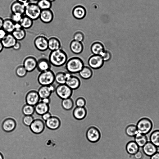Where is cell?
I'll list each match as a JSON object with an SVG mask.
<instances>
[{
  "label": "cell",
  "mask_w": 159,
  "mask_h": 159,
  "mask_svg": "<svg viewBox=\"0 0 159 159\" xmlns=\"http://www.w3.org/2000/svg\"><path fill=\"white\" fill-rule=\"evenodd\" d=\"M101 56L104 62L108 61L111 59V54L109 51L105 50Z\"/></svg>",
  "instance_id": "ee69618b"
},
{
  "label": "cell",
  "mask_w": 159,
  "mask_h": 159,
  "mask_svg": "<svg viewBox=\"0 0 159 159\" xmlns=\"http://www.w3.org/2000/svg\"><path fill=\"white\" fill-rule=\"evenodd\" d=\"M134 155L135 159H142L143 157V153L139 151Z\"/></svg>",
  "instance_id": "7dc6e473"
},
{
  "label": "cell",
  "mask_w": 159,
  "mask_h": 159,
  "mask_svg": "<svg viewBox=\"0 0 159 159\" xmlns=\"http://www.w3.org/2000/svg\"><path fill=\"white\" fill-rule=\"evenodd\" d=\"M15 24L10 18H5L2 28L7 33H12L15 29Z\"/></svg>",
  "instance_id": "484cf974"
},
{
  "label": "cell",
  "mask_w": 159,
  "mask_h": 159,
  "mask_svg": "<svg viewBox=\"0 0 159 159\" xmlns=\"http://www.w3.org/2000/svg\"><path fill=\"white\" fill-rule=\"evenodd\" d=\"M90 50L93 54L100 56L105 50L103 44L99 41L93 43L91 45Z\"/></svg>",
  "instance_id": "44dd1931"
},
{
  "label": "cell",
  "mask_w": 159,
  "mask_h": 159,
  "mask_svg": "<svg viewBox=\"0 0 159 159\" xmlns=\"http://www.w3.org/2000/svg\"><path fill=\"white\" fill-rule=\"evenodd\" d=\"M48 0L49 1H50V2H53L55 1L56 0Z\"/></svg>",
  "instance_id": "680465c9"
},
{
  "label": "cell",
  "mask_w": 159,
  "mask_h": 159,
  "mask_svg": "<svg viewBox=\"0 0 159 159\" xmlns=\"http://www.w3.org/2000/svg\"><path fill=\"white\" fill-rule=\"evenodd\" d=\"M4 48H12L17 41L11 33H7L6 36L1 40Z\"/></svg>",
  "instance_id": "ac0fdd59"
},
{
  "label": "cell",
  "mask_w": 159,
  "mask_h": 159,
  "mask_svg": "<svg viewBox=\"0 0 159 159\" xmlns=\"http://www.w3.org/2000/svg\"><path fill=\"white\" fill-rule=\"evenodd\" d=\"M34 0V1H35L37 2V1H39V0Z\"/></svg>",
  "instance_id": "91938a15"
},
{
  "label": "cell",
  "mask_w": 159,
  "mask_h": 159,
  "mask_svg": "<svg viewBox=\"0 0 159 159\" xmlns=\"http://www.w3.org/2000/svg\"><path fill=\"white\" fill-rule=\"evenodd\" d=\"M21 47V45L20 43L18 41H17L12 48L15 50H18L20 49Z\"/></svg>",
  "instance_id": "681fc988"
},
{
  "label": "cell",
  "mask_w": 159,
  "mask_h": 159,
  "mask_svg": "<svg viewBox=\"0 0 159 159\" xmlns=\"http://www.w3.org/2000/svg\"><path fill=\"white\" fill-rule=\"evenodd\" d=\"M86 135L88 140L92 143L97 142L100 137L99 131L96 128L93 127H90L88 129Z\"/></svg>",
  "instance_id": "9a60e30c"
},
{
  "label": "cell",
  "mask_w": 159,
  "mask_h": 159,
  "mask_svg": "<svg viewBox=\"0 0 159 159\" xmlns=\"http://www.w3.org/2000/svg\"><path fill=\"white\" fill-rule=\"evenodd\" d=\"M150 140L157 147H159V130L153 132L150 136Z\"/></svg>",
  "instance_id": "f35d334b"
},
{
  "label": "cell",
  "mask_w": 159,
  "mask_h": 159,
  "mask_svg": "<svg viewBox=\"0 0 159 159\" xmlns=\"http://www.w3.org/2000/svg\"><path fill=\"white\" fill-rule=\"evenodd\" d=\"M72 13L73 16L75 18L81 20L85 17L86 14V11L83 6L78 5L74 8Z\"/></svg>",
  "instance_id": "7402d4cb"
},
{
  "label": "cell",
  "mask_w": 159,
  "mask_h": 159,
  "mask_svg": "<svg viewBox=\"0 0 159 159\" xmlns=\"http://www.w3.org/2000/svg\"><path fill=\"white\" fill-rule=\"evenodd\" d=\"M65 84L73 90L79 88L81 84V81L78 77L67 72Z\"/></svg>",
  "instance_id": "30bf717a"
},
{
  "label": "cell",
  "mask_w": 159,
  "mask_h": 159,
  "mask_svg": "<svg viewBox=\"0 0 159 159\" xmlns=\"http://www.w3.org/2000/svg\"><path fill=\"white\" fill-rule=\"evenodd\" d=\"M22 112L24 115L32 116L35 113L34 107L26 103L22 106Z\"/></svg>",
  "instance_id": "e575fe53"
},
{
  "label": "cell",
  "mask_w": 159,
  "mask_h": 159,
  "mask_svg": "<svg viewBox=\"0 0 159 159\" xmlns=\"http://www.w3.org/2000/svg\"><path fill=\"white\" fill-rule=\"evenodd\" d=\"M75 104L77 107H84L86 104V101L84 98L79 97L76 98Z\"/></svg>",
  "instance_id": "7bdbcfd3"
},
{
  "label": "cell",
  "mask_w": 159,
  "mask_h": 159,
  "mask_svg": "<svg viewBox=\"0 0 159 159\" xmlns=\"http://www.w3.org/2000/svg\"><path fill=\"white\" fill-rule=\"evenodd\" d=\"M34 119L33 116L24 115L22 118V123L25 125L29 127Z\"/></svg>",
  "instance_id": "ab89813d"
},
{
  "label": "cell",
  "mask_w": 159,
  "mask_h": 159,
  "mask_svg": "<svg viewBox=\"0 0 159 159\" xmlns=\"http://www.w3.org/2000/svg\"><path fill=\"white\" fill-rule=\"evenodd\" d=\"M23 16L19 14L11 13L10 18L15 23H19Z\"/></svg>",
  "instance_id": "f6af8a7d"
},
{
  "label": "cell",
  "mask_w": 159,
  "mask_h": 159,
  "mask_svg": "<svg viewBox=\"0 0 159 159\" xmlns=\"http://www.w3.org/2000/svg\"><path fill=\"white\" fill-rule=\"evenodd\" d=\"M29 127L30 130L33 133L36 134H40L45 129V121L42 119H35Z\"/></svg>",
  "instance_id": "9c48e42d"
},
{
  "label": "cell",
  "mask_w": 159,
  "mask_h": 159,
  "mask_svg": "<svg viewBox=\"0 0 159 159\" xmlns=\"http://www.w3.org/2000/svg\"><path fill=\"white\" fill-rule=\"evenodd\" d=\"M25 5L16 0L13 2L10 6V10L12 14L25 15Z\"/></svg>",
  "instance_id": "e0dca14e"
},
{
  "label": "cell",
  "mask_w": 159,
  "mask_h": 159,
  "mask_svg": "<svg viewBox=\"0 0 159 159\" xmlns=\"http://www.w3.org/2000/svg\"><path fill=\"white\" fill-rule=\"evenodd\" d=\"M51 113L49 111L47 112L42 115V119L44 121H46L52 116Z\"/></svg>",
  "instance_id": "bcb514c9"
},
{
  "label": "cell",
  "mask_w": 159,
  "mask_h": 159,
  "mask_svg": "<svg viewBox=\"0 0 159 159\" xmlns=\"http://www.w3.org/2000/svg\"><path fill=\"white\" fill-rule=\"evenodd\" d=\"M11 34L17 41L22 40L26 35L25 30L22 28L15 29Z\"/></svg>",
  "instance_id": "1f68e13d"
},
{
  "label": "cell",
  "mask_w": 159,
  "mask_h": 159,
  "mask_svg": "<svg viewBox=\"0 0 159 159\" xmlns=\"http://www.w3.org/2000/svg\"><path fill=\"white\" fill-rule=\"evenodd\" d=\"M104 62L100 55L94 54L90 56L88 61L89 66L94 70L101 68L103 66Z\"/></svg>",
  "instance_id": "52a82bcc"
},
{
  "label": "cell",
  "mask_w": 159,
  "mask_h": 159,
  "mask_svg": "<svg viewBox=\"0 0 159 159\" xmlns=\"http://www.w3.org/2000/svg\"><path fill=\"white\" fill-rule=\"evenodd\" d=\"M0 159H3V157L2 153L0 152Z\"/></svg>",
  "instance_id": "6f0895ef"
},
{
  "label": "cell",
  "mask_w": 159,
  "mask_h": 159,
  "mask_svg": "<svg viewBox=\"0 0 159 159\" xmlns=\"http://www.w3.org/2000/svg\"><path fill=\"white\" fill-rule=\"evenodd\" d=\"M35 112L38 115L41 116L49 110V104L40 101L34 106Z\"/></svg>",
  "instance_id": "cb8c5ba5"
},
{
  "label": "cell",
  "mask_w": 159,
  "mask_h": 159,
  "mask_svg": "<svg viewBox=\"0 0 159 159\" xmlns=\"http://www.w3.org/2000/svg\"><path fill=\"white\" fill-rule=\"evenodd\" d=\"M78 73L81 78L88 80L92 77L93 71L92 69L89 66H84Z\"/></svg>",
  "instance_id": "83f0119b"
},
{
  "label": "cell",
  "mask_w": 159,
  "mask_h": 159,
  "mask_svg": "<svg viewBox=\"0 0 159 159\" xmlns=\"http://www.w3.org/2000/svg\"><path fill=\"white\" fill-rule=\"evenodd\" d=\"M41 10L36 3L29 2L25 5V15L33 21L39 19Z\"/></svg>",
  "instance_id": "277c9868"
},
{
  "label": "cell",
  "mask_w": 159,
  "mask_h": 159,
  "mask_svg": "<svg viewBox=\"0 0 159 159\" xmlns=\"http://www.w3.org/2000/svg\"><path fill=\"white\" fill-rule=\"evenodd\" d=\"M150 159H159V152H157L151 156Z\"/></svg>",
  "instance_id": "816d5d0a"
},
{
  "label": "cell",
  "mask_w": 159,
  "mask_h": 159,
  "mask_svg": "<svg viewBox=\"0 0 159 159\" xmlns=\"http://www.w3.org/2000/svg\"><path fill=\"white\" fill-rule=\"evenodd\" d=\"M87 112L84 107H76L74 109L73 115L74 117L78 120L84 119L86 115Z\"/></svg>",
  "instance_id": "f1b7e54d"
},
{
  "label": "cell",
  "mask_w": 159,
  "mask_h": 159,
  "mask_svg": "<svg viewBox=\"0 0 159 159\" xmlns=\"http://www.w3.org/2000/svg\"><path fill=\"white\" fill-rule=\"evenodd\" d=\"M22 28L20 23H17L15 24V29Z\"/></svg>",
  "instance_id": "11a10c76"
},
{
  "label": "cell",
  "mask_w": 159,
  "mask_h": 159,
  "mask_svg": "<svg viewBox=\"0 0 159 159\" xmlns=\"http://www.w3.org/2000/svg\"><path fill=\"white\" fill-rule=\"evenodd\" d=\"M125 133L126 134L130 137L135 136L138 133V131L136 125H128L125 128Z\"/></svg>",
  "instance_id": "8d00e7d4"
},
{
  "label": "cell",
  "mask_w": 159,
  "mask_h": 159,
  "mask_svg": "<svg viewBox=\"0 0 159 159\" xmlns=\"http://www.w3.org/2000/svg\"><path fill=\"white\" fill-rule=\"evenodd\" d=\"M139 147L134 141L128 142L126 145V150L129 154L134 155L139 151Z\"/></svg>",
  "instance_id": "f546056e"
},
{
  "label": "cell",
  "mask_w": 159,
  "mask_h": 159,
  "mask_svg": "<svg viewBox=\"0 0 159 159\" xmlns=\"http://www.w3.org/2000/svg\"><path fill=\"white\" fill-rule=\"evenodd\" d=\"M51 67V65L47 59L41 58L38 61L36 68L39 72H41L50 70Z\"/></svg>",
  "instance_id": "603a6c76"
},
{
  "label": "cell",
  "mask_w": 159,
  "mask_h": 159,
  "mask_svg": "<svg viewBox=\"0 0 159 159\" xmlns=\"http://www.w3.org/2000/svg\"><path fill=\"white\" fill-rule=\"evenodd\" d=\"M34 21L25 15H23L19 23L22 28L25 30L30 28L33 24Z\"/></svg>",
  "instance_id": "4dcf8cb0"
},
{
  "label": "cell",
  "mask_w": 159,
  "mask_h": 159,
  "mask_svg": "<svg viewBox=\"0 0 159 159\" xmlns=\"http://www.w3.org/2000/svg\"><path fill=\"white\" fill-rule=\"evenodd\" d=\"M38 61L34 57L29 56L24 60L23 66L28 72L34 70L37 67Z\"/></svg>",
  "instance_id": "5bb4252c"
},
{
  "label": "cell",
  "mask_w": 159,
  "mask_h": 159,
  "mask_svg": "<svg viewBox=\"0 0 159 159\" xmlns=\"http://www.w3.org/2000/svg\"><path fill=\"white\" fill-rule=\"evenodd\" d=\"M40 101L47 104H49L50 103L51 99L50 98H45L40 99Z\"/></svg>",
  "instance_id": "f907efd6"
},
{
  "label": "cell",
  "mask_w": 159,
  "mask_h": 159,
  "mask_svg": "<svg viewBox=\"0 0 159 159\" xmlns=\"http://www.w3.org/2000/svg\"><path fill=\"white\" fill-rule=\"evenodd\" d=\"M135 142L139 147H143L148 142V139L145 134L138 133L135 136Z\"/></svg>",
  "instance_id": "d6a6232c"
},
{
  "label": "cell",
  "mask_w": 159,
  "mask_h": 159,
  "mask_svg": "<svg viewBox=\"0 0 159 159\" xmlns=\"http://www.w3.org/2000/svg\"><path fill=\"white\" fill-rule=\"evenodd\" d=\"M36 3L41 10L51 9L52 5V2L48 0H39Z\"/></svg>",
  "instance_id": "d590c367"
},
{
  "label": "cell",
  "mask_w": 159,
  "mask_h": 159,
  "mask_svg": "<svg viewBox=\"0 0 159 159\" xmlns=\"http://www.w3.org/2000/svg\"><path fill=\"white\" fill-rule=\"evenodd\" d=\"M144 153L147 156H152L157 152V147L151 142H147L143 147Z\"/></svg>",
  "instance_id": "d4e9b609"
},
{
  "label": "cell",
  "mask_w": 159,
  "mask_h": 159,
  "mask_svg": "<svg viewBox=\"0 0 159 159\" xmlns=\"http://www.w3.org/2000/svg\"><path fill=\"white\" fill-rule=\"evenodd\" d=\"M67 77V73L60 71L55 75V81L59 84H66Z\"/></svg>",
  "instance_id": "836d02e7"
},
{
  "label": "cell",
  "mask_w": 159,
  "mask_h": 159,
  "mask_svg": "<svg viewBox=\"0 0 159 159\" xmlns=\"http://www.w3.org/2000/svg\"><path fill=\"white\" fill-rule=\"evenodd\" d=\"M46 126L49 129L54 130L60 126L61 121L59 119L55 116H52L49 119L45 121Z\"/></svg>",
  "instance_id": "d6986e66"
},
{
  "label": "cell",
  "mask_w": 159,
  "mask_h": 159,
  "mask_svg": "<svg viewBox=\"0 0 159 159\" xmlns=\"http://www.w3.org/2000/svg\"><path fill=\"white\" fill-rule=\"evenodd\" d=\"M54 17L53 12L51 9L41 10L39 19L42 22L48 24L53 20Z\"/></svg>",
  "instance_id": "2e32d148"
},
{
  "label": "cell",
  "mask_w": 159,
  "mask_h": 159,
  "mask_svg": "<svg viewBox=\"0 0 159 159\" xmlns=\"http://www.w3.org/2000/svg\"><path fill=\"white\" fill-rule=\"evenodd\" d=\"M84 34L81 31H77L73 35V40L82 42L84 40Z\"/></svg>",
  "instance_id": "b9f144b4"
},
{
  "label": "cell",
  "mask_w": 159,
  "mask_h": 159,
  "mask_svg": "<svg viewBox=\"0 0 159 159\" xmlns=\"http://www.w3.org/2000/svg\"><path fill=\"white\" fill-rule=\"evenodd\" d=\"M34 44L39 51H44L48 49V39L43 35L37 36L34 40Z\"/></svg>",
  "instance_id": "ba28073f"
},
{
  "label": "cell",
  "mask_w": 159,
  "mask_h": 159,
  "mask_svg": "<svg viewBox=\"0 0 159 159\" xmlns=\"http://www.w3.org/2000/svg\"><path fill=\"white\" fill-rule=\"evenodd\" d=\"M61 105L63 109L66 110L71 109L73 107V101L70 98L62 99Z\"/></svg>",
  "instance_id": "74e56055"
},
{
  "label": "cell",
  "mask_w": 159,
  "mask_h": 159,
  "mask_svg": "<svg viewBox=\"0 0 159 159\" xmlns=\"http://www.w3.org/2000/svg\"><path fill=\"white\" fill-rule=\"evenodd\" d=\"M3 21L4 19L2 17H0V29L2 28Z\"/></svg>",
  "instance_id": "db71d44e"
},
{
  "label": "cell",
  "mask_w": 159,
  "mask_h": 159,
  "mask_svg": "<svg viewBox=\"0 0 159 159\" xmlns=\"http://www.w3.org/2000/svg\"><path fill=\"white\" fill-rule=\"evenodd\" d=\"M84 66L83 60L76 57L70 58L65 64V68L67 72L71 74L78 73Z\"/></svg>",
  "instance_id": "7a4b0ae2"
},
{
  "label": "cell",
  "mask_w": 159,
  "mask_h": 159,
  "mask_svg": "<svg viewBox=\"0 0 159 159\" xmlns=\"http://www.w3.org/2000/svg\"><path fill=\"white\" fill-rule=\"evenodd\" d=\"M67 60V54L61 48L51 51L49 56L48 60L51 65L56 67L63 66Z\"/></svg>",
  "instance_id": "6da1fadb"
},
{
  "label": "cell",
  "mask_w": 159,
  "mask_h": 159,
  "mask_svg": "<svg viewBox=\"0 0 159 159\" xmlns=\"http://www.w3.org/2000/svg\"><path fill=\"white\" fill-rule=\"evenodd\" d=\"M136 126L139 133L146 134L152 129V123L149 119L143 118L138 121Z\"/></svg>",
  "instance_id": "5b68a950"
},
{
  "label": "cell",
  "mask_w": 159,
  "mask_h": 159,
  "mask_svg": "<svg viewBox=\"0 0 159 159\" xmlns=\"http://www.w3.org/2000/svg\"><path fill=\"white\" fill-rule=\"evenodd\" d=\"M84 48V45L82 42L73 40L70 43V50L74 54H80L83 51Z\"/></svg>",
  "instance_id": "ffe728a7"
},
{
  "label": "cell",
  "mask_w": 159,
  "mask_h": 159,
  "mask_svg": "<svg viewBox=\"0 0 159 159\" xmlns=\"http://www.w3.org/2000/svg\"><path fill=\"white\" fill-rule=\"evenodd\" d=\"M7 33L2 29H0V40H2L6 35Z\"/></svg>",
  "instance_id": "c3c4849f"
},
{
  "label": "cell",
  "mask_w": 159,
  "mask_h": 159,
  "mask_svg": "<svg viewBox=\"0 0 159 159\" xmlns=\"http://www.w3.org/2000/svg\"><path fill=\"white\" fill-rule=\"evenodd\" d=\"M3 48V47L2 45L1 41L0 40V52H1L2 51Z\"/></svg>",
  "instance_id": "9f6ffc18"
},
{
  "label": "cell",
  "mask_w": 159,
  "mask_h": 159,
  "mask_svg": "<svg viewBox=\"0 0 159 159\" xmlns=\"http://www.w3.org/2000/svg\"><path fill=\"white\" fill-rule=\"evenodd\" d=\"M16 126V123L15 120L13 118L9 116L3 121L2 127L4 132H10L15 129Z\"/></svg>",
  "instance_id": "4fadbf2b"
},
{
  "label": "cell",
  "mask_w": 159,
  "mask_h": 159,
  "mask_svg": "<svg viewBox=\"0 0 159 159\" xmlns=\"http://www.w3.org/2000/svg\"><path fill=\"white\" fill-rule=\"evenodd\" d=\"M27 72H28L23 66H18L16 70V75L20 77H25L26 75Z\"/></svg>",
  "instance_id": "60d3db41"
},
{
  "label": "cell",
  "mask_w": 159,
  "mask_h": 159,
  "mask_svg": "<svg viewBox=\"0 0 159 159\" xmlns=\"http://www.w3.org/2000/svg\"><path fill=\"white\" fill-rule=\"evenodd\" d=\"M54 85L41 86L37 91L40 99L50 98L52 93L55 91Z\"/></svg>",
  "instance_id": "7c38bea8"
},
{
  "label": "cell",
  "mask_w": 159,
  "mask_h": 159,
  "mask_svg": "<svg viewBox=\"0 0 159 159\" xmlns=\"http://www.w3.org/2000/svg\"><path fill=\"white\" fill-rule=\"evenodd\" d=\"M16 1L24 4L25 5L30 2V0H16Z\"/></svg>",
  "instance_id": "f5cc1de1"
},
{
  "label": "cell",
  "mask_w": 159,
  "mask_h": 159,
  "mask_svg": "<svg viewBox=\"0 0 159 159\" xmlns=\"http://www.w3.org/2000/svg\"><path fill=\"white\" fill-rule=\"evenodd\" d=\"M61 43L60 40L55 37H52L48 39V49L51 51L61 48Z\"/></svg>",
  "instance_id": "4316f807"
},
{
  "label": "cell",
  "mask_w": 159,
  "mask_h": 159,
  "mask_svg": "<svg viewBox=\"0 0 159 159\" xmlns=\"http://www.w3.org/2000/svg\"><path fill=\"white\" fill-rule=\"evenodd\" d=\"M55 92L57 95L61 99L70 98L73 93V90L66 84H59L56 87Z\"/></svg>",
  "instance_id": "8992f818"
},
{
  "label": "cell",
  "mask_w": 159,
  "mask_h": 159,
  "mask_svg": "<svg viewBox=\"0 0 159 159\" xmlns=\"http://www.w3.org/2000/svg\"><path fill=\"white\" fill-rule=\"evenodd\" d=\"M55 74L51 69L41 72L38 77V81L41 86H49L55 81Z\"/></svg>",
  "instance_id": "3957f363"
},
{
  "label": "cell",
  "mask_w": 159,
  "mask_h": 159,
  "mask_svg": "<svg viewBox=\"0 0 159 159\" xmlns=\"http://www.w3.org/2000/svg\"><path fill=\"white\" fill-rule=\"evenodd\" d=\"M40 100V98L37 91L31 90L29 92L25 97L26 103L34 106Z\"/></svg>",
  "instance_id": "8fae6325"
}]
</instances>
